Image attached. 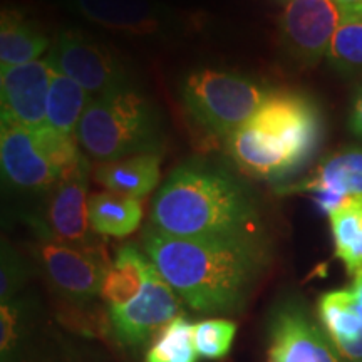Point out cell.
Returning a JSON list of instances; mask_svg holds the SVG:
<instances>
[{
    "label": "cell",
    "mask_w": 362,
    "mask_h": 362,
    "mask_svg": "<svg viewBox=\"0 0 362 362\" xmlns=\"http://www.w3.org/2000/svg\"><path fill=\"white\" fill-rule=\"evenodd\" d=\"M143 248L176 296L198 312L238 305L264 264L259 238H180L148 226Z\"/></svg>",
    "instance_id": "6da1fadb"
},
{
    "label": "cell",
    "mask_w": 362,
    "mask_h": 362,
    "mask_svg": "<svg viewBox=\"0 0 362 362\" xmlns=\"http://www.w3.org/2000/svg\"><path fill=\"white\" fill-rule=\"evenodd\" d=\"M149 226L180 238H257L259 214L235 176L203 163H187L158 189Z\"/></svg>",
    "instance_id": "7a4b0ae2"
},
{
    "label": "cell",
    "mask_w": 362,
    "mask_h": 362,
    "mask_svg": "<svg viewBox=\"0 0 362 362\" xmlns=\"http://www.w3.org/2000/svg\"><path fill=\"white\" fill-rule=\"evenodd\" d=\"M320 136L322 117L315 103L296 90L275 89L242 128L225 138V146L242 173L280 181L314 155Z\"/></svg>",
    "instance_id": "3957f363"
},
{
    "label": "cell",
    "mask_w": 362,
    "mask_h": 362,
    "mask_svg": "<svg viewBox=\"0 0 362 362\" xmlns=\"http://www.w3.org/2000/svg\"><path fill=\"white\" fill-rule=\"evenodd\" d=\"M160 134L153 106L134 89L93 98L78 126V143L99 163L155 153Z\"/></svg>",
    "instance_id": "277c9868"
},
{
    "label": "cell",
    "mask_w": 362,
    "mask_h": 362,
    "mask_svg": "<svg viewBox=\"0 0 362 362\" xmlns=\"http://www.w3.org/2000/svg\"><path fill=\"white\" fill-rule=\"evenodd\" d=\"M269 89L235 72L197 69L183 81L181 96L194 119L216 136L228 138L255 115Z\"/></svg>",
    "instance_id": "5b68a950"
},
{
    "label": "cell",
    "mask_w": 362,
    "mask_h": 362,
    "mask_svg": "<svg viewBox=\"0 0 362 362\" xmlns=\"http://www.w3.org/2000/svg\"><path fill=\"white\" fill-rule=\"evenodd\" d=\"M47 59L54 69L78 83L93 98L129 89V76L123 64L79 30L59 34Z\"/></svg>",
    "instance_id": "8992f818"
},
{
    "label": "cell",
    "mask_w": 362,
    "mask_h": 362,
    "mask_svg": "<svg viewBox=\"0 0 362 362\" xmlns=\"http://www.w3.org/2000/svg\"><path fill=\"white\" fill-rule=\"evenodd\" d=\"M342 22L336 0H288L280 16V37L302 64H317L329 52Z\"/></svg>",
    "instance_id": "52a82bcc"
},
{
    "label": "cell",
    "mask_w": 362,
    "mask_h": 362,
    "mask_svg": "<svg viewBox=\"0 0 362 362\" xmlns=\"http://www.w3.org/2000/svg\"><path fill=\"white\" fill-rule=\"evenodd\" d=\"M178 315L180 302L176 292L161 277L151 260L146 267V279L139 296L128 305L110 309L116 336L126 346L148 342Z\"/></svg>",
    "instance_id": "ba28073f"
},
{
    "label": "cell",
    "mask_w": 362,
    "mask_h": 362,
    "mask_svg": "<svg viewBox=\"0 0 362 362\" xmlns=\"http://www.w3.org/2000/svg\"><path fill=\"white\" fill-rule=\"evenodd\" d=\"M54 67L49 59L0 69L2 123L37 131L47 126V98Z\"/></svg>",
    "instance_id": "9c48e42d"
},
{
    "label": "cell",
    "mask_w": 362,
    "mask_h": 362,
    "mask_svg": "<svg viewBox=\"0 0 362 362\" xmlns=\"http://www.w3.org/2000/svg\"><path fill=\"white\" fill-rule=\"evenodd\" d=\"M40 260L52 284L76 300H88L101 293L111 265L101 248L69 245L56 240L42 243Z\"/></svg>",
    "instance_id": "30bf717a"
},
{
    "label": "cell",
    "mask_w": 362,
    "mask_h": 362,
    "mask_svg": "<svg viewBox=\"0 0 362 362\" xmlns=\"http://www.w3.org/2000/svg\"><path fill=\"white\" fill-rule=\"evenodd\" d=\"M89 171V160L84 155L78 165L62 175L56 187L51 189L47 203V232L56 242L78 247L90 245Z\"/></svg>",
    "instance_id": "8fae6325"
},
{
    "label": "cell",
    "mask_w": 362,
    "mask_h": 362,
    "mask_svg": "<svg viewBox=\"0 0 362 362\" xmlns=\"http://www.w3.org/2000/svg\"><path fill=\"white\" fill-rule=\"evenodd\" d=\"M269 362H339L327 337L300 307H280L270 324Z\"/></svg>",
    "instance_id": "7c38bea8"
},
{
    "label": "cell",
    "mask_w": 362,
    "mask_h": 362,
    "mask_svg": "<svg viewBox=\"0 0 362 362\" xmlns=\"http://www.w3.org/2000/svg\"><path fill=\"white\" fill-rule=\"evenodd\" d=\"M0 165L12 187L30 192H51L59 175L44 156L33 131L2 123L0 128Z\"/></svg>",
    "instance_id": "4fadbf2b"
},
{
    "label": "cell",
    "mask_w": 362,
    "mask_h": 362,
    "mask_svg": "<svg viewBox=\"0 0 362 362\" xmlns=\"http://www.w3.org/2000/svg\"><path fill=\"white\" fill-rule=\"evenodd\" d=\"M280 192L312 193L324 214H334L347 198L362 197V148H346L334 153L320 161L309 180L284 187Z\"/></svg>",
    "instance_id": "5bb4252c"
},
{
    "label": "cell",
    "mask_w": 362,
    "mask_h": 362,
    "mask_svg": "<svg viewBox=\"0 0 362 362\" xmlns=\"http://www.w3.org/2000/svg\"><path fill=\"white\" fill-rule=\"evenodd\" d=\"M72 11L117 33L148 35L161 29L165 8L153 0H67Z\"/></svg>",
    "instance_id": "9a60e30c"
},
{
    "label": "cell",
    "mask_w": 362,
    "mask_h": 362,
    "mask_svg": "<svg viewBox=\"0 0 362 362\" xmlns=\"http://www.w3.org/2000/svg\"><path fill=\"white\" fill-rule=\"evenodd\" d=\"M93 175L94 181L110 192L139 200L160 183V156L155 153H141L121 160L98 163Z\"/></svg>",
    "instance_id": "2e32d148"
},
{
    "label": "cell",
    "mask_w": 362,
    "mask_h": 362,
    "mask_svg": "<svg viewBox=\"0 0 362 362\" xmlns=\"http://www.w3.org/2000/svg\"><path fill=\"white\" fill-rule=\"evenodd\" d=\"M319 314L339 352L349 361H362V320L351 288L325 293L319 302Z\"/></svg>",
    "instance_id": "e0dca14e"
},
{
    "label": "cell",
    "mask_w": 362,
    "mask_h": 362,
    "mask_svg": "<svg viewBox=\"0 0 362 362\" xmlns=\"http://www.w3.org/2000/svg\"><path fill=\"white\" fill-rule=\"evenodd\" d=\"M88 211L90 230L104 237H128L138 230L143 218V206L138 198L110 189L90 194Z\"/></svg>",
    "instance_id": "ac0fdd59"
},
{
    "label": "cell",
    "mask_w": 362,
    "mask_h": 362,
    "mask_svg": "<svg viewBox=\"0 0 362 362\" xmlns=\"http://www.w3.org/2000/svg\"><path fill=\"white\" fill-rule=\"evenodd\" d=\"M149 259L134 245L121 247L111 262L101 287V298L110 309L128 305L141 292Z\"/></svg>",
    "instance_id": "d6986e66"
},
{
    "label": "cell",
    "mask_w": 362,
    "mask_h": 362,
    "mask_svg": "<svg viewBox=\"0 0 362 362\" xmlns=\"http://www.w3.org/2000/svg\"><path fill=\"white\" fill-rule=\"evenodd\" d=\"M49 47V40L21 12L4 8L0 17V66H22L37 59Z\"/></svg>",
    "instance_id": "ffe728a7"
},
{
    "label": "cell",
    "mask_w": 362,
    "mask_h": 362,
    "mask_svg": "<svg viewBox=\"0 0 362 362\" xmlns=\"http://www.w3.org/2000/svg\"><path fill=\"white\" fill-rule=\"evenodd\" d=\"M90 101L93 96L78 83L54 69L47 98V124L57 133L78 139V126Z\"/></svg>",
    "instance_id": "44dd1931"
},
{
    "label": "cell",
    "mask_w": 362,
    "mask_h": 362,
    "mask_svg": "<svg viewBox=\"0 0 362 362\" xmlns=\"http://www.w3.org/2000/svg\"><path fill=\"white\" fill-rule=\"evenodd\" d=\"M336 255L349 274L362 270V197H351L334 214H330Z\"/></svg>",
    "instance_id": "7402d4cb"
},
{
    "label": "cell",
    "mask_w": 362,
    "mask_h": 362,
    "mask_svg": "<svg viewBox=\"0 0 362 362\" xmlns=\"http://www.w3.org/2000/svg\"><path fill=\"white\" fill-rule=\"evenodd\" d=\"M193 327L185 315H178L155 337L146 362H197Z\"/></svg>",
    "instance_id": "603a6c76"
},
{
    "label": "cell",
    "mask_w": 362,
    "mask_h": 362,
    "mask_svg": "<svg viewBox=\"0 0 362 362\" xmlns=\"http://www.w3.org/2000/svg\"><path fill=\"white\" fill-rule=\"evenodd\" d=\"M327 59L341 72L362 71V19L342 13V22L330 44Z\"/></svg>",
    "instance_id": "cb8c5ba5"
},
{
    "label": "cell",
    "mask_w": 362,
    "mask_h": 362,
    "mask_svg": "<svg viewBox=\"0 0 362 362\" xmlns=\"http://www.w3.org/2000/svg\"><path fill=\"white\" fill-rule=\"evenodd\" d=\"M237 325L230 320L211 319L194 324L193 341L197 352L206 359H220L232 347Z\"/></svg>",
    "instance_id": "d4e9b609"
},
{
    "label": "cell",
    "mask_w": 362,
    "mask_h": 362,
    "mask_svg": "<svg viewBox=\"0 0 362 362\" xmlns=\"http://www.w3.org/2000/svg\"><path fill=\"white\" fill-rule=\"evenodd\" d=\"M16 322L17 315L13 312L12 305L4 302L2 304V351L8 349L13 336H16Z\"/></svg>",
    "instance_id": "484cf974"
},
{
    "label": "cell",
    "mask_w": 362,
    "mask_h": 362,
    "mask_svg": "<svg viewBox=\"0 0 362 362\" xmlns=\"http://www.w3.org/2000/svg\"><path fill=\"white\" fill-rule=\"evenodd\" d=\"M351 129L362 138V88L357 94L351 112Z\"/></svg>",
    "instance_id": "4316f807"
},
{
    "label": "cell",
    "mask_w": 362,
    "mask_h": 362,
    "mask_svg": "<svg viewBox=\"0 0 362 362\" xmlns=\"http://www.w3.org/2000/svg\"><path fill=\"white\" fill-rule=\"evenodd\" d=\"M351 292H352V297H354L356 310L362 320V270L356 275V280H354V284H352Z\"/></svg>",
    "instance_id": "83f0119b"
},
{
    "label": "cell",
    "mask_w": 362,
    "mask_h": 362,
    "mask_svg": "<svg viewBox=\"0 0 362 362\" xmlns=\"http://www.w3.org/2000/svg\"><path fill=\"white\" fill-rule=\"evenodd\" d=\"M336 2L341 6L342 11H349V8L362 6V0H336Z\"/></svg>",
    "instance_id": "f1b7e54d"
},
{
    "label": "cell",
    "mask_w": 362,
    "mask_h": 362,
    "mask_svg": "<svg viewBox=\"0 0 362 362\" xmlns=\"http://www.w3.org/2000/svg\"><path fill=\"white\" fill-rule=\"evenodd\" d=\"M342 13H352V16H357V17H361V19H362V6L349 8V11H342Z\"/></svg>",
    "instance_id": "f546056e"
},
{
    "label": "cell",
    "mask_w": 362,
    "mask_h": 362,
    "mask_svg": "<svg viewBox=\"0 0 362 362\" xmlns=\"http://www.w3.org/2000/svg\"><path fill=\"white\" fill-rule=\"evenodd\" d=\"M287 2H288V0H287Z\"/></svg>",
    "instance_id": "4dcf8cb0"
}]
</instances>
